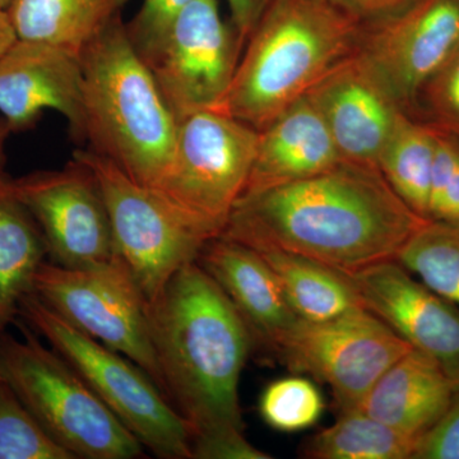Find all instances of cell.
<instances>
[{"mask_svg": "<svg viewBox=\"0 0 459 459\" xmlns=\"http://www.w3.org/2000/svg\"><path fill=\"white\" fill-rule=\"evenodd\" d=\"M427 221L395 195L379 169L342 161L307 179L241 195L220 237L350 274L395 261Z\"/></svg>", "mask_w": 459, "mask_h": 459, "instance_id": "1", "label": "cell"}, {"mask_svg": "<svg viewBox=\"0 0 459 459\" xmlns=\"http://www.w3.org/2000/svg\"><path fill=\"white\" fill-rule=\"evenodd\" d=\"M148 319L166 394L195 437L244 431L238 380L255 341L210 274L197 262L181 268Z\"/></svg>", "mask_w": 459, "mask_h": 459, "instance_id": "2", "label": "cell"}, {"mask_svg": "<svg viewBox=\"0 0 459 459\" xmlns=\"http://www.w3.org/2000/svg\"><path fill=\"white\" fill-rule=\"evenodd\" d=\"M361 23L328 0H271L221 110L262 131L355 53Z\"/></svg>", "mask_w": 459, "mask_h": 459, "instance_id": "3", "label": "cell"}, {"mask_svg": "<svg viewBox=\"0 0 459 459\" xmlns=\"http://www.w3.org/2000/svg\"><path fill=\"white\" fill-rule=\"evenodd\" d=\"M83 141L142 186L155 188L168 170L178 119L122 18L81 54Z\"/></svg>", "mask_w": 459, "mask_h": 459, "instance_id": "4", "label": "cell"}, {"mask_svg": "<svg viewBox=\"0 0 459 459\" xmlns=\"http://www.w3.org/2000/svg\"><path fill=\"white\" fill-rule=\"evenodd\" d=\"M23 340L0 333V376L39 424L74 459H135L144 446L26 323Z\"/></svg>", "mask_w": 459, "mask_h": 459, "instance_id": "5", "label": "cell"}, {"mask_svg": "<svg viewBox=\"0 0 459 459\" xmlns=\"http://www.w3.org/2000/svg\"><path fill=\"white\" fill-rule=\"evenodd\" d=\"M18 316L81 377L144 449L159 458L193 459V429L146 371L26 295Z\"/></svg>", "mask_w": 459, "mask_h": 459, "instance_id": "6", "label": "cell"}, {"mask_svg": "<svg viewBox=\"0 0 459 459\" xmlns=\"http://www.w3.org/2000/svg\"><path fill=\"white\" fill-rule=\"evenodd\" d=\"M86 166L107 204L117 255L131 271L148 304L189 263L197 262L216 230L172 204L150 186H142L110 160L93 151H74Z\"/></svg>", "mask_w": 459, "mask_h": 459, "instance_id": "7", "label": "cell"}, {"mask_svg": "<svg viewBox=\"0 0 459 459\" xmlns=\"http://www.w3.org/2000/svg\"><path fill=\"white\" fill-rule=\"evenodd\" d=\"M259 132L223 110L180 117L170 164L155 189L221 235L246 192Z\"/></svg>", "mask_w": 459, "mask_h": 459, "instance_id": "8", "label": "cell"}, {"mask_svg": "<svg viewBox=\"0 0 459 459\" xmlns=\"http://www.w3.org/2000/svg\"><path fill=\"white\" fill-rule=\"evenodd\" d=\"M33 294L74 327L137 364L168 397L146 296L119 256L86 268L47 261L36 274Z\"/></svg>", "mask_w": 459, "mask_h": 459, "instance_id": "9", "label": "cell"}, {"mask_svg": "<svg viewBox=\"0 0 459 459\" xmlns=\"http://www.w3.org/2000/svg\"><path fill=\"white\" fill-rule=\"evenodd\" d=\"M413 347L367 309L325 322L298 319L274 343L290 370L327 383L338 410L360 409L370 389Z\"/></svg>", "mask_w": 459, "mask_h": 459, "instance_id": "10", "label": "cell"}, {"mask_svg": "<svg viewBox=\"0 0 459 459\" xmlns=\"http://www.w3.org/2000/svg\"><path fill=\"white\" fill-rule=\"evenodd\" d=\"M246 42L220 13L217 0H193L143 59L178 119L221 110Z\"/></svg>", "mask_w": 459, "mask_h": 459, "instance_id": "11", "label": "cell"}, {"mask_svg": "<svg viewBox=\"0 0 459 459\" xmlns=\"http://www.w3.org/2000/svg\"><path fill=\"white\" fill-rule=\"evenodd\" d=\"M459 50V0H410L361 23L355 56L407 114Z\"/></svg>", "mask_w": 459, "mask_h": 459, "instance_id": "12", "label": "cell"}, {"mask_svg": "<svg viewBox=\"0 0 459 459\" xmlns=\"http://www.w3.org/2000/svg\"><path fill=\"white\" fill-rule=\"evenodd\" d=\"M12 188L38 222L54 264L86 268L117 258L107 204L92 172L74 159L62 170L12 179Z\"/></svg>", "mask_w": 459, "mask_h": 459, "instance_id": "13", "label": "cell"}, {"mask_svg": "<svg viewBox=\"0 0 459 459\" xmlns=\"http://www.w3.org/2000/svg\"><path fill=\"white\" fill-rule=\"evenodd\" d=\"M365 309L404 341L433 358L459 386V307L397 261L377 263L346 274Z\"/></svg>", "mask_w": 459, "mask_h": 459, "instance_id": "14", "label": "cell"}, {"mask_svg": "<svg viewBox=\"0 0 459 459\" xmlns=\"http://www.w3.org/2000/svg\"><path fill=\"white\" fill-rule=\"evenodd\" d=\"M44 110L62 114L83 141V71L71 51L17 39L0 57V114L12 132L38 122Z\"/></svg>", "mask_w": 459, "mask_h": 459, "instance_id": "15", "label": "cell"}, {"mask_svg": "<svg viewBox=\"0 0 459 459\" xmlns=\"http://www.w3.org/2000/svg\"><path fill=\"white\" fill-rule=\"evenodd\" d=\"M307 96L322 115L343 161L377 169L406 111L355 53L329 71Z\"/></svg>", "mask_w": 459, "mask_h": 459, "instance_id": "16", "label": "cell"}, {"mask_svg": "<svg viewBox=\"0 0 459 459\" xmlns=\"http://www.w3.org/2000/svg\"><path fill=\"white\" fill-rule=\"evenodd\" d=\"M197 263L228 296L255 342L273 349L299 319L273 270L252 247L217 237L205 244Z\"/></svg>", "mask_w": 459, "mask_h": 459, "instance_id": "17", "label": "cell"}, {"mask_svg": "<svg viewBox=\"0 0 459 459\" xmlns=\"http://www.w3.org/2000/svg\"><path fill=\"white\" fill-rule=\"evenodd\" d=\"M318 108L304 96L259 131L246 192L303 180L342 162Z\"/></svg>", "mask_w": 459, "mask_h": 459, "instance_id": "18", "label": "cell"}, {"mask_svg": "<svg viewBox=\"0 0 459 459\" xmlns=\"http://www.w3.org/2000/svg\"><path fill=\"white\" fill-rule=\"evenodd\" d=\"M457 389L433 358L412 349L379 377L359 410L420 439L446 412Z\"/></svg>", "mask_w": 459, "mask_h": 459, "instance_id": "19", "label": "cell"}, {"mask_svg": "<svg viewBox=\"0 0 459 459\" xmlns=\"http://www.w3.org/2000/svg\"><path fill=\"white\" fill-rule=\"evenodd\" d=\"M131 0H13L7 9L17 39L56 45L81 56L122 18Z\"/></svg>", "mask_w": 459, "mask_h": 459, "instance_id": "20", "label": "cell"}, {"mask_svg": "<svg viewBox=\"0 0 459 459\" xmlns=\"http://www.w3.org/2000/svg\"><path fill=\"white\" fill-rule=\"evenodd\" d=\"M48 247L38 222L0 175V333L14 322L21 301L33 292Z\"/></svg>", "mask_w": 459, "mask_h": 459, "instance_id": "21", "label": "cell"}, {"mask_svg": "<svg viewBox=\"0 0 459 459\" xmlns=\"http://www.w3.org/2000/svg\"><path fill=\"white\" fill-rule=\"evenodd\" d=\"M270 264L287 303L305 322H325L365 309L349 277L322 263L280 252L256 250Z\"/></svg>", "mask_w": 459, "mask_h": 459, "instance_id": "22", "label": "cell"}, {"mask_svg": "<svg viewBox=\"0 0 459 459\" xmlns=\"http://www.w3.org/2000/svg\"><path fill=\"white\" fill-rule=\"evenodd\" d=\"M435 142L434 126L403 113L377 161L380 174L395 195L425 220H429Z\"/></svg>", "mask_w": 459, "mask_h": 459, "instance_id": "23", "label": "cell"}, {"mask_svg": "<svg viewBox=\"0 0 459 459\" xmlns=\"http://www.w3.org/2000/svg\"><path fill=\"white\" fill-rule=\"evenodd\" d=\"M418 440L356 410L341 412L332 427L310 437L303 455L314 459H407L412 458Z\"/></svg>", "mask_w": 459, "mask_h": 459, "instance_id": "24", "label": "cell"}, {"mask_svg": "<svg viewBox=\"0 0 459 459\" xmlns=\"http://www.w3.org/2000/svg\"><path fill=\"white\" fill-rule=\"evenodd\" d=\"M395 261L459 307V223L429 220L404 244Z\"/></svg>", "mask_w": 459, "mask_h": 459, "instance_id": "25", "label": "cell"}, {"mask_svg": "<svg viewBox=\"0 0 459 459\" xmlns=\"http://www.w3.org/2000/svg\"><path fill=\"white\" fill-rule=\"evenodd\" d=\"M0 459H74L0 377Z\"/></svg>", "mask_w": 459, "mask_h": 459, "instance_id": "26", "label": "cell"}, {"mask_svg": "<svg viewBox=\"0 0 459 459\" xmlns=\"http://www.w3.org/2000/svg\"><path fill=\"white\" fill-rule=\"evenodd\" d=\"M325 401L319 389L303 377L274 380L259 400L263 421L282 433H296L313 427L322 416Z\"/></svg>", "mask_w": 459, "mask_h": 459, "instance_id": "27", "label": "cell"}, {"mask_svg": "<svg viewBox=\"0 0 459 459\" xmlns=\"http://www.w3.org/2000/svg\"><path fill=\"white\" fill-rule=\"evenodd\" d=\"M435 129L429 220L459 223V134L439 126Z\"/></svg>", "mask_w": 459, "mask_h": 459, "instance_id": "28", "label": "cell"}, {"mask_svg": "<svg viewBox=\"0 0 459 459\" xmlns=\"http://www.w3.org/2000/svg\"><path fill=\"white\" fill-rule=\"evenodd\" d=\"M413 110L435 126L459 134V50L420 91Z\"/></svg>", "mask_w": 459, "mask_h": 459, "instance_id": "29", "label": "cell"}, {"mask_svg": "<svg viewBox=\"0 0 459 459\" xmlns=\"http://www.w3.org/2000/svg\"><path fill=\"white\" fill-rule=\"evenodd\" d=\"M193 0H143L140 11L126 25L129 39L146 59L162 40L175 17Z\"/></svg>", "mask_w": 459, "mask_h": 459, "instance_id": "30", "label": "cell"}, {"mask_svg": "<svg viewBox=\"0 0 459 459\" xmlns=\"http://www.w3.org/2000/svg\"><path fill=\"white\" fill-rule=\"evenodd\" d=\"M411 459H459V389L446 412L420 437Z\"/></svg>", "mask_w": 459, "mask_h": 459, "instance_id": "31", "label": "cell"}, {"mask_svg": "<svg viewBox=\"0 0 459 459\" xmlns=\"http://www.w3.org/2000/svg\"><path fill=\"white\" fill-rule=\"evenodd\" d=\"M193 459H270L247 442L244 431H228L193 437Z\"/></svg>", "mask_w": 459, "mask_h": 459, "instance_id": "32", "label": "cell"}, {"mask_svg": "<svg viewBox=\"0 0 459 459\" xmlns=\"http://www.w3.org/2000/svg\"><path fill=\"white\" fill-rule=\"evenodd\" d=\"M329 3L349 14L358 22L376 20L395 11L410 0H328Z\"/></svg>", "mask_w": 459, "mask_h": 459, "instance_id": "33", "label": "cell"}, {"mask_svg": "<svg viewBox=\"0 0 459 459\" xmlns=\"http://www.w3.org/2000/svg\"><path fill=\"white\" fill-rule=\"evenodd\" d=\"M226 3L229 5L230 22L246 42L271 0H226Z\"/></svg>", "mask_w": 459, "mask_h": 459, "instance_id": "34", "label": "cell"}, {"mask_svg": "<svg viewBox=\"0 0 459 459\" xmlns=\"http://www.w3.org/2000/svg\"><path fill=\"white\" fill-rule=\"evenodd\" d=\"M17 40L16 32L12 26L7 12L0 11V57Z\"/></svg>", "mask_w": 459, "mask_h": 459, "instance_id": "35", "label": "cell"}, {"mask_svg": "<svg viewBox=\"0 0 459 459\" xmlns=\"http://www.w3.org/2000/svg\"><path fill=\"white\" fill-rule=\"evenodd\" d=\"M12 131L9 128L7 122L3 117H0V175L4 174L5 164V142H7L9 134Z\"/></svg>", "mask_w": 459, "mask_h": 459, "instance_id": "36", "label": "cell"}, {"mask_svg": "<svg viewBox=\"0 0 459 459\" xmlns=\"http://www.w3.org/2000/svg\"><path fill=\"white\" fill-rule=\"evenodd\" d=\"M13 0H0V11H7Z\"/></svg>", "mask_w": 459, "mask_h": 459, "instance_id": "37", "label": "cell"}, {"mask_svg": "<svg viewBox=\"0 0 459 459\" xmlns=\"http://www.w3.org/2000/svg\"><path fill=\"white\" fill-rule=\"evenodd\" d=\"M0 377H2V376H0Z\"/></svg>", "mask_w": 459, "mask_h": 459, "instance_id": "38", "label": "cell"}]
</instances>
